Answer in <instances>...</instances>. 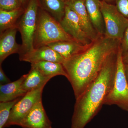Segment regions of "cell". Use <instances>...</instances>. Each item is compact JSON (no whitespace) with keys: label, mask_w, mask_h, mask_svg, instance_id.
Instances as JSON below:
<instances>
[{"label":"cell","mask_w":128,"mask_h":128,"mask_svg":"<svg viewBox=\"0 0 128 128\" xmlns=\"http://www.w3.org/2000/svg\"><path fill=\"white\" fill-rule=\"evenodd\" d=\"M31 66L36 68L48 78L51 79L56 76H63L67 78V74L62 63L40 61L31 64Z\"/></svg>","instance_id":"obj_17"},{"label":"cell","mask_w":128,"mask_h":128,"mask_svg":"<svg viewBox=\"0 0 128 128\" xmlns=\"http://www.w3.org/2000/svg\"><path fill=\"white\" fill-rule=\"evenodd\" d=\"M122 59L124 64H128V50L122 54Z\"/></svg>","instance_id":"obj_25"},{"label":"cell","mask_w":128,"mask_h":128,"mask_svg":"<svg viewBox=\"0 0 128 128\" xmlns=\"http://www.w3.org/2000/svg\"><path fill=\"white\" fill-rule=\"evenodd\" d=\"M39 7L38 0H30L18 22L17 27L20 33L22 42L18 54L19 57L34 49V41Z\"/></svg>","instance_id":"obj_4"},{"label":"cell","mask_w":128,"mask_h":128,"mask_svg":"<svg viewBox=\"0 0 128 128\" xmlns=\"http://www.w3.org/2000/svg\"><path fill=\"white\" fill-rule=\"evenodd\" d=\"M11 82L2 70L1 65H0V84H5Z\"/></svg>","instance_id":"obj_24"},{"label":"cell","mask_w":128,"mask_h":128,"mask_svg":"<svg viewBox=\"0 0 128 128\" xmlns=\"http://www.w3.org/2000/svg\"><path fill=\"white\" fill-rule=\"evenodd\" d=\"M118 49L108 56L97 77L76 99L71 128H84L104 105L114 84Z\"/></svg>","instance_id":"obj_2"},{"label":"cell","mask_w":128,"mask_h":128,"mask_svg":"<svg viewBox=\"0 0 128 128\" xmlns=\"http://www.w3.org/2000/svg\"><path fill=\"white\" fill-rule=\"evenodd\" d=\"M115 6L119 12L128 20V0H116Z\"/></svg>","instance_id":"obj_22"},{"label":"cell","mask_w":128,"mask_h":128,"mask_svg":"<svg viewBox=\"0 0 128 128\" xmlns=\"http://www.w3.org/2000/svg\"><path fill=\"white\" fill-rule=\"evenodd\" d=\"M66 6L78 16L82 30L92 42L102 37L95 30L88 16L85 0H66Z\"/></svg>","instance_id":"obj_9"},{"label":"cell","mask_w":128,"mask_h":128,"mask_svg":"<svg viewBox=\"0 0 128 128\" xmlns=\"http://www.w3.org/2000/svg\"><path fill=\"white\" fill-rule=\"evenodd\" d=\"M122 54L120 45L118 50L116 72L114 85L105 100L104 105H117L128 112V83L124 73Z\"/></svg>","instance_id":"obj_5"},{"label":"cell","mask_w":128,"mask_h":128,"mask_svg":"<svg viewBox=\"0 0 128 128\" xmlns=\"http://www.w3.org/2000/svg\"><path fill=\"white\" fill-rule=\"evenodd\" d=\"M101 9L105 23V36L122 41L128 26V20L118 10L116 6L101 1Z\"/></svg>","instance_id":"obj_6"},{"label":"cell","mask_w":128,"mask_h":128,"mask_svg":"<svg viewBox=\"0 0 128 128\" xmlns=\"http://www.w3.org/2000/svg\"><path fill=\"white\" fill-rule=\"evenodd\" d=\"M120 47L122 53L128 50V26L124 33L123 38L121 41Z\"/></svg>","instance_id":"obj_23"},{"label":"cell","mask_w":128,"mask_h":128,"mask_svg":"<svg viewBox=\"0 0 128 128\" xmlns=\"http://www.w3.org/2000/svg\"><path fill=\"white\" fill-rule=\"evenodd\" d=\"M20 0L22 2L24 8L25 9L30 0Z\"/></svg>","instance_id":"obj_27"},{"label":"cell","mask_w":128,"mask_h":128,"mask_svg":"<svg viewBox=\"0 0 128 128\" xmlns=\"http://www.w3.org/2000/svg\"><path fill=\"white\" fill-rule=\"evenodd\" d=\"M60 41H76L65 32L59 22L39 7L34 41V49Z\"/></svg>","instance_id":"obj_3"},{"label":"cell","mask_w":128,"mask_h":128,"mask_svg":"<svg viewBox=\"0 0 128 128\" xmlns=\"http://www.w3.org/2000/svg\"><path fill=\"white\" fill-rule=\"evenodd\" d=\"M26 74L24 75L18 80L5 84H0V102L14 100L23 96L26 92L22 88V84Z\"/></svg>","instance_id":"obj_14"},{"label":"cell","mask_w":128,"mask_h":128,"mask_svg":"<svg viewBox=\"0 0 128 128\" xmlns=\"http://www.w3.org/2000/svg\"><path fill=\"white\" fill-rule=\"evenodd\" d=\"M52 124L41 101L22 120L20 126L22 128H52Z\"/></svg>","instance_id":"obj_10"},{"label":"cell","mask_w":128,"mask_h":128,"mask_svg":"<svg viewBox=\"0 0 128 128\" xmlns=\"http://www.w3.org/2000/svg\"><path fill=\"white\" fill-rule=\"evenodd\" d=\"M20 61L31 63L40 61H50L63 64L64 59L58 53L54 50L48 45L41 46L34 49L19 57Z\"/></svg>","instance_id":"obj_11"},{"label":"cell","mask_w":128,"mask_h":128,"mask_svg":"<svg viewBox=\"0 0 128 128\" xmlns=\"http://www.w3.org/2000/svg\"><path fill=\"white\" fill-rule=\"evenodd\" d=\"M22 84V88L28 92L44 87L51 78L44 76L35 67L31 66V69Z\"/></svg>","instance_id":"obj_16"},{"label":"cell","mask_w":128,"mask_h":128,"mask_svg":"<svg viewBox=\"0 0 128 128\" xmlns=\"http://www.w3.org/2000/svg\"><path fill=\"white\" fill-rule=\"evenodd\" d=\"M23 7L20 0H0V10L11 11Z\"/></svg>","instance_id":"obj_21"},{"label":"cell","mask_w":128,"mask_h":128,"mask_svg":"<svg viewBox=\"0 0 128 128\" xmlns=\"http://www.w3.org/2000/svg\"></svg>","instance_id":"obj_29"},{"label":"cell","mask_w":128,"mask_h":128,"mask_svg":"<svg viewBox=\"0 0 128 128\" xmlns=\"http://www.w3.org/2000/svg\"><path fill=\"white\" fill-rule=\"evenodd\" d=\"M44 87L28 92L14 105L4 128L12 125L20 126L21 121L34 105L42 101Z\"/></svg>","instance_id":"obj_7"},{"label":"cell","mask_w":128,"mask_h":128,"mask_svg":"<svg viewBox=\"0 0 128 128\" xmlns=\"http://www.w3.org/2000/svg\"><path fill=\"white\" fill-rule=\"evenodd\" d=\"M18 31L17 27L9 28L0 34V65L9 56L19 54L21 44L16 41V35Z\"/></svg>","instance_id":"obj_12"},{"label":"cell","mask_w":128,"mask_h":128,"mask_svg":"<svg viewBox=\"0 0 128 128\" xmlns=\"http://www.w3.org/2000/svg\"><path fill=\"white\" fill-rule=\"evenodd\" d=\"M124 67L126 80L128 83V64H124Z\"/></svg>","instance_id":"obj_26"},{"label":"cell","mask_w":128,"mask_h":128,"mask_svg":"<svg viewBox=\"0 0 128 128\" xmlns=\"http://www.w3.org/2000/svg\"><path fill=\"white\" fill-rule=\"evenodd\" d=\"M104 0L105 1V0Z\"/></svg>","instance_id":"obj_28"},{"label":"cell","mask_w":128,"mask_h":128,"mask_svg":"<svg viewBox=\"0 0 128 128\" xmlns=\"http://www.w3.org/2000/svg\"><path fill=\"white\" fill-rule=\"evenodd\" d=\"M25 10L23 7L8 11L0 10V34L7 29L17 27L18 22Z\"/></svg>","instance_id":"obj_19"},{"label":"cell","mask_w":128,"mask_h":128,"mask_svg":"<svg viewBox=\"0 0 128 128\" xmlns=\"http://www.w3.org/2000/svg\"><path fill=\"white\" fill-rule=\"evenodd\" d=\"M121 42L103 36L92 42L81 52L62 64L76 99L97 77L108 56L118 49Z\"/></svg>","instance_id":"obj_1"},{"label":"cell","mask_w":128,"mask_h":128,"mask_svg":"<svg viewBox=\"0 0 128 128\" xmlns=\"http://www.w3.org/2000/svg\"><path fill=\"white\" fill-rule=\"evenodd\" d=\"M22 97L12 101L0 102V128H4L12 108Z\"/></svg>","instance_id":"obj_20"},{"label":"cell","mask_w":128,"mask_h":128,"mask_svg":"<svg viewBox=\"0 0 128 128\" xmlns=\"http://www.w3.org/2000/svg\"><path fill=\"white\" fill-rule=\"evenodd\" d=\"M89 18L95 30L102 36H104L105 28L101 9L100 0H85Z\"/></svg>","instance_id":"obj_13"},{"label":"cell","mask_w":128,"mask_h":128,"mask_svg":"<svg viewBox=\"0 0 128 128\" xmlns=\"http://www.w3.org/2000/svg\"><path fill=\"white\" fill-rule=\"evenodd\" d=\"M90 44L84 45L76 41H60L48 45L58 53L65 60L86 50Z\"/></svg>","instance_id":"obj_15"},{"label":"cell","mask_w":128,"mask_h":128,"mask_svg":"<svg viewBox=\"0 0 128 128\" xmlns=\"http://www.w3.org/2000/svg\"><path fill=\"white\" fill-rule=\"evenodd\" d=\"M60 22L65 32L76 42L84 45L92 43V41L82 30L78 16L68 6H66L64 15Z\"/></svg>","instance_id":"obj_8"},{"label":"cell","mask_w":128,"mask_h":128,"mask_svg":"<svg viewBox=\"0 0 128 128\" xmlns=\"http://www.w3.org/2000/svg\"><path fill=\"white\" fill-rule=\"evenodd\" d=\"M40 7L58 22L62 20L65 12V0H38Z\"/></svg>","instance_id":"obj_18"}]
</instances>
